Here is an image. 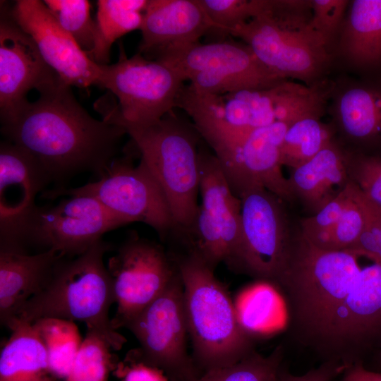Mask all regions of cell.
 Segmentation results:
<instances>
[{"instance_id": "cb8c5ba5", "label": "cell", "mask_w": 381, "mask_h": 381, "mask_svg": "<svg viewBox=\"0 0 381 381\" xmlns=\"http://www.w3.org/2000/svg\"><path fill=\"white\" fill-rule=\"evenodd\" d=\"M339 34V50L355 67L381 66V0L349 3Z\"/></svg>"}, {"instance_id": "9a60e30c", "label": "cell", "mask_w": 381, "mask_h": 381, "mask_svg": "<svg viewBox=\"0 0 381 381\" xmlns=\"http://www.w3.org/2000/svg\"><path fill=\"white\" fill-rule=\"evenodd\" d=\"M116 312L115 329L125 327L155 300L179 274L176 262L159 244L132 233L109 259Z\"/></svg>"}, {"instance_id": "ab89813d", "label": "cell", "mask_w": 381, "mask_h": 381, "mask_svg": "<svg viewBox=\"0 0 381 381\" xmlns=\"http://www.w3.org/2000/svg\"><path fill=\"white\" fill-rule=\"evenodd\" d=\"M344 370L340 363L327 361L301 375H294L282 370L277 381H333Z\"/></svg>"}, {"instance_id": "8d00e7d4", "label": "cell", "mask_w": 381, "mask_h": 381, "mask_svg": "<svg viewBox=\"0 0 381 381\" xmlns=\"http://www.w3.org/2000/svg\"><path fill=\"white\" fill-rule=\"evenodd\" d=\"M364 215L351 181V197L332 230L327 250H346L358 239L364 227Z\"/></svg>"}, {"instance_id": "74e56055", "label": "cell", "mask_w": 381, "mask_h": 381, "mask_svg": "<svg viewBox=\"0 0 381 381\" xmlns=\"http://www.w3.org/2000/svg\"><path fill=\"white\" fill-rule=\"evenodd\" d=\"M113 372L121 381H169L161 370L141 361L135 349L117 362Z\"/></svg>"}, {"instance_id": "7a4b0ae2", "label": "cell", "mask_w": 381, "mask_h": 381, "mask_svg": "<svg viewBox=\"0 0 381 381\" xmlns=\"http://www.w3.org/2000/svg\"><path fill=\"white\" fill-rule=\"evenodd\" d=\"M358 258L346 250L320 249L296 229L284 269L272 283L282 298L292 339L313 350L359 276Z\"/></svg>"}, {"instance_id": "83f0119b", "label": "cell", "mask_w": 381, "mask_h": 381, "mask_svg": "<svg viewBox=\"0 0 381 381\" xmlns=\"http://www.w3.org/2000/svg\"><path fill=\"white\" fill-rule=\"evenodd\" d=\"M334 126L319 117H306L291 124L280 148L283 166L295 169L308 162L334 140Z\"/></svg>"}, {"instance_id": "30bf717a", "label": "cell", "mask_w": 381, "mask_h": 381, "mask_svg": "<svg viewBox=\"0 0 381 381\" xmlns=\"http://www.w3.org/2000/svg\"><path fill=\"white\" fill-rule=\"evenodd\" d=\"M381 350V264L361 269L347 296L335 308L313 350L322 363L346 369L363 364Z\"/></svg>"}, {"instance_id": "60d3db41", "label": "cell", "mask_w": 381, "mask_h": 381, "mask_svg": "<svg viewBox=\"0 0 381 381\" xmlns=\"http://www.w3.org/2000/svg\"><path fill=\"white\" fill-rule=\"evenodd\" d=\"M340 381H381V372L371 370L363 364H357L345 369Z\"/></svg>"}, {"instance_id": "d590c367", "label": "cell", "mask_w": 381, "mask_h": 381, "mask_svg": "<svg viewBox=\"0 0 381 381\" xmlns=\"http://www.w3.org/2000/svg\"><path fill=\"white\" fill-rule=\"evenodd\" d=\"M349 3L347 0H311L310 28L328 47L339 34Z\"/></svg>"}, {"instance_id": "ba28073f", "label": "cell", "mask_w": 381, "mask_h": 381, "mask_svg": "<svg viewBox=\"0 0 381 381\" xmlns=\"http://www.w3.org/2000/svg\"><path fill=\"white\" fill-rule=\"evenodd\" d=\"M119 57L111 65H99L97 85L118 99V104L100 107L103 119L114 124L143 126L172 113L185 81L181 74L162 59L138 53L128 58L120 44Z\"/></svg>"}, {"instance_id": "d4e9b609", "label": "cell", "mask_w": 381, "mask_h": 381, "mask_svg": "<svg viewBox=\"0 0 381 381\" xmlns=\"http://www.w3.org/2000/svg\"><path fill=\"white\" fill-rule=\"evenodd\" d=\"M8 327L11 334L1 350L0 381H55L34 325L16 318Z\"/></svg>"}, {"instance_id": "f35d334b", "label": "cell", "mask_w": 381, "mask_h": 381, "mask_svg": "<svg viewBox=\"0 0 381 381\" xmlns=\"http://www.w3.org/2000/svg\"><path fill=\"white\" fill-rule=\"evenodd\" d=\"M349 173L350 179L363 195L373 203L381 207V176L357 164L349 153Z\"/></svg>"}, {"instance_id": "4316f807", "label": "cell", "mask_w": 381, "mask_h": 381, "mask_svg": "<svg viewBox=\"0 0 381 381\" xmlns=\"http://www.w3.org/2000/svg\"><path fill=\"white\" fill-rule=\"evenodd\" d=\"M282 298L274 286L257 280L243 289L234 301L238 321L253 337L270 331L279 318Z\"/></svg>"}, {"instance_id": "836d02e7", "label": "cell", "mask_w": 381, "mask_h": 381, "mask_svg": "<svg viewBox=\"0 0 381 381\" xmlns=\"http://www.w3.org/2000/svg\"><path fill=\"white\" fill-rule=\"evenodd\" d=\"M351 194V181L345 189L316 213L301 219L299 229L315 246L327 250L330 236Z\"/></svg>"}, {"instance_id": "8992f818", "label": "cell", "mask_w": 381, "mask_h": 381, "mask_svg": "<svg viewBox=\"0 0 381 381\" xmlns=\"http://www.w3.org/2000/svg\"><path fill=\"white\" fill-rule=\"evenodd\" d=\"M128 224L99 201L71 196L57 204L34 205L0 220V250L29 254L54 250L64 257L79 255L113 229Z\"/></svg>"}, {"instance_id": "ac0fdd59", "label": "cell", "mask_w": 381, "mask_h": 381, "mask_svg": "<svg viewBox=\"0 0 381 381\" xmlns=\"http://www.w3.org/2000/svg\"><path fill=\"white\" fill-rule=\"evenodd\" d=\"M59 77L48 66L36 44L1 8L0 20V117L28 100L32 89L38 92Z\"/></svg>"}, {"instance_id": "d6a6232c", "label": "cell", "mask_w": 381, "mask_h": 381, "mask_svg": "<svg viewBox=\"0 0 381 381\" xmlns=\"http://www.w3.org/2000/svg\"><path fill=\"white\" fill-rule=\"evenodd\" d=\"M212 25L210 32L224 40L239 25L254 17L259 11L260 0H198Z\"/></svg>"}, {"instance_id": "5bb4252c", "label": "cell", "mask_w": 381, "mask_h": 381, "mask_svg": "<svg viewBox=\"0 0 381 381\" xmlns=\"http://www.w3.org/2000/svg\"><path fill=\"white\" fill-rule=\"evenodd\" d=\"M201 203L187 236L186 250L214 270L221 262L231 267L241 228V200L231 188L214 155L200 149Z\"/></svg>"}, {"instance_id": "52a82bcc", "label": "cell", "mask_w": 381, "mask_h": 381, "mask_svg": "<svg viewBox=\"0 0 381 381\" xmlns=\"http://www.w3.org/2000/svg\"><path fill=\"white\" fill-rule=\"evenodd\" d=\"M122 127L164 193L176 229L185 234L199 206L198 131L172 113L150 124Z\"/></svg>"}, {"instance_id": "6da1fadb", "label": "cell", "mask_w": 381, "mask_h": 381, "mask_svg": "<svg viewBox=\"0 0 381 381\" xmlns=\"http://www.w3.org/2000/svg\"><path fill=\"white\" fill-rule=\"evenodd\" d=\"M60 78L1 117L6 140L32 156L51 182H64L78 173L99 176L115 159L126 133L121 126L93 118Z\"/></svg>"}, {"instance_id": "7402d4cb", "label": "cell", "mask_w": 381, "mask_h": 381, "mask_svg": "<svg viewBox=\"0 0 381 381\" xmlns=\"http://www.w3.org/2000/svg\"><path fill=\"white\" fill-rule=\"evenodd\" d=\"M349 152L334 140L314 157L292 169L288 179L295 199L313 214L343 191L351 181Z\"/></svg>"}, {"instance_id": "2e32d148", "label": "cell", "mask_w": 381, "mask_h": 381, "mask_svg": "<svg viewBox=\"0 0 381 381\" xmlns=\"http://www.w3.org/2000/svg\"><path fill=\"white\" fill-rule=\"evenodd\" d=\"M289 126L275 122L212 148L231 188L238 197L249 190L262 188L286 203L296 200L282 172L280 154Z\"/></svg>"}, {"instance_id": "8fae6325", "label": "cell", "mask_w": 381, "mask_h": 381, "mask_svg": "<svg viewBox=\"0 0 381 381\" xmlns=\"http://www.w3.org/2000/svg\"><path fill=\"white\" fill-rule=\"evenodd\" d=\"M162 59L189 80L193 90L224 95L244 90H262L289 79L272 72L245 43L219 40L199 42L164 52Z\"/></svg>"}, {"instance_id": "7c38bea8", "label": "cell", "mask_w": 381, "mask_h": 381, "mask_svg": "<svg viewBox=\"0 0 381 381\" xmlns=\"http://www.w3.org/2000/svg\"><path fill=\"white\" fill-rule=\"evenodd\" d=\"M135 337L139 358L169 381H192L202 373L187 349L183 286L179 274L167 289L125 326Z\"/></svg>"}, {"instance_id": "ffe728a7", "label": "cell", "mask_w": 381, "mask_h": 381, "mask_svg": "<svg viewBox=\"0 0 381 381\" xmlns=\"http://www.w3.org/2000/svg\"><path fill=\"white\" fill-rule=\"evenodd\" d=\"M332 114L341 135L367 150L381 147V80L334 86Z\"/></svg>"}, {"instance_id": "f546056e", "label": "cell", "mask_w": 381, "mask_h": 381, "mask_svg": "<svg viewBox=\"0 0 381 381\" xmlns=\"http://www.w3.org/2000/svg\"><path fill=\"white\" fill-rule=\"evenodd\" d=\"M284 352L282 344L266 356L254 350L237 363L204 372L192 381H277Z\"/></svg>"}, {"instance_id": "9c48e42d", "label": "cell", "mask_w": 381, "mask_h": 381, "mask_svg": "<svg viewBox=\"0 0 381 381\" xmlns=\"http://www.w3.org/2000/svg\"><path fill=\"white\" fill-rule=\"evenodd\" d=\"M133 155L115 158L99 176V180L78 188L56 187L45 190L42 198L88 196L125 220L151 226L162 238L176 229L172 214L161 187L140 159L135 165Z\"/></svg>"}, {"instance_id": "f1b7e54d", "label": "cell", "mask_w": 381, "mask_h": 381, "mask_svg": "<svg viewBox=\"0 0 381 381\" xmlns=\"http://www.w3.org/2000/svg\"><path fill=\"white\" fill-rule=\"evenodd\" d=\"M32 324L47 349L51 373L66 380L83 341L77 326L57 318H41Z\"/></svg>"}, {"instance_id": "5b68a950", "label": "cell", "mask_w": 381, "mask_h": 381, "mask_svg": "<svg viewBox=\"0 0 381 381\" xmlns=\"http://www.w3.org/2000/svg\"><path fill=\"white\" fill-rule=\"evenodd\" d=\"M311 0H260L258 13L233 30L260 61L283 79L311 85L324 78L328 46L310 28Z\"/></svg>"}, {"instance_id": "d6986e66", "label": "cell", "mask_w": 381, "mask_h": 381, "mask_svg": "<svg viewBox=\"0 0 381 381\" xmlns=\"http://www.w3.org/2000/svg\"><path fill=\"white\" fill-rule=\"evenodd\" d=\"M212 25L198 0H149L143 13L139 54L148 59L199 42Z\"/></svg>"}, {"instance_id": "484cf974", "label": "cell", "mask_w": 381, "mask_h": 381, "mask_svg": "<svg viewBox=\"0 0 381 381\" xmlns=\"http://www.w3.org/2000/svg\"><path fill=\"white\" fill-rule=\"evenodd\" d=\"M149 0H99L95 47L89 58L107 65L114 42L125 34L140 29Z\"/></svg>"}, {"instance_id": "3957f363", "label": "cell", "mask_w": 381, "mask_h": 381, "mask_svg": "<svg viewBox=\"0 0 381 381\" xmlns=\"http://www.w3.org/2000/svg\"><path fill=\"white\" fill-rule=\"evenodd\" d=\"M110 248L102 239L79 255L59 259L44 286L25 303L17 318L31 323L41 318L83 322L114 350H120L126 339L113 327L109 318L115 298L103 261Z\"/></svg>"}, {"instance_id": "b9f144b4", "label": "cell", "mask_w": 381, "mask_h": 381, "mask_svg": "<svg viewBox=\"0 0 381 381\" xmlns=\"http://www.w3.org/2000/svg\"><path fill=\"white\" fill-rule=\"evenodd\" d=\"M375 355V361L376 365L380 370L379 372H381V350L376 353Z\"/></svg>"}, {"instance_id": "4fadbf2b", "label": "cell", "mask_w": 381, "mask_h": 381, "mask_svg": "<svg viewBox=\"0 0 381 381\" xmlns=\"http://www.w3.org/2000/svg\"><path fill=\"white\" fill-rule=\"evenodd\" d=\"M240 199L241 234L230 267L273 283L284 269L296 231L286 202L262 188L249 190Z\"/></svg>"}, {"instance_id": "e0dca14e", "label": "cell", "mask_w": 381, "mask_h": 381, "mask_svg": "<svg viewBox=\"0 0 381 381\" xmlns=\"http://www.w3.org/2000/svg\"><path fill=\"white\" fill-rule=\"evenodd\" d=\"M10 13L18 25L31 37L45 62L64 83L79 88L97 84L100 66L82 50L43 1H16Z\"/></svg>"}, {"instance_id": "603a6c76", "label": "cell", "mask_w": 381, "mask_h": 381, "mask_svg": "<svg viewBox=\"0 0 381 381\" xmlns=\"http://www.w3.org/2000/svg\"><path fill=\"white\" fill-rule=\"evenodd\" d=\"M51 182L41 165L27 152L4 140L0 145V219L32 207L37 193Z\"/></svg>"}, {"instance_id": "277c9868", "label": "cell", "mask_w": 381, "mask_h": 381, "mask_svg": "<svg viewBox=\"0 0 381 381\" xmlns=\"http://www.w3.org/2000/svg\"><path fill=\"white\" fill-rule=\"evenodd\" d=\"M183 286V303L193 353L201 373L227 366L254 351L253 337L240 325L224 284L195 253H169Z\"/></svg>"}, {"instance_id": "44dd1931", "label": "cell", "mask_w": 381, "mask_h": 381, "mask_svg": "<svg viewBox=\"0 0 381 381\" xmlns=\"http://www.w3.org/2000/svg\"><path fill=\"white\" fill-rule=\"evenodd\" d=\"M62 255L54 250L26 254L0 250V321L8 327L25 305L40 291Z\"/></svg>"}, {"instance_id": "1f68e13d", "label": "cell", "mask_w": 381, "mask_h": 381, "mask_svg": "<svg viewBox=\"0 0 381 381\" xmlns=\"http://www.w3.org/2000/svg\"><path fill=\"white\" fill-rule=\"evenodd\" d=\"M44 4L60 25L90 56L96 37V22L90 16V4L87 0H45Z\"/></svg>"}, {"instance_id": "4dcf8cb0", "label": "cell", "mask_w": 381, "mask_h": 381, "mask_svg": "<svg viewBox=\"0 0 381 381\" xmlns=\"http://www.w3.org/2000/svg\"><path fill=\"white\" fill-rule=\"evenodd\" d=\"M108 341L87 330L66 381H108L117 361Z\"/></svg>"}, {"instance_id": "e575fe53", "label": "cell", "mask_w": 381, "mask_h": 381, "mask_svg": "<svg viewBox=\"0 0 381 381\" xmlns=\"http://www.w3.org/2000/svg\"><path fill=\"white\" fill-rule=\"evenodd\" d=\"M353 185L365 222L358 239L346 251L358 258L365 257L374 263L381 264V207L368 200L354 183Z\"/></svg>"}]
</instances>
